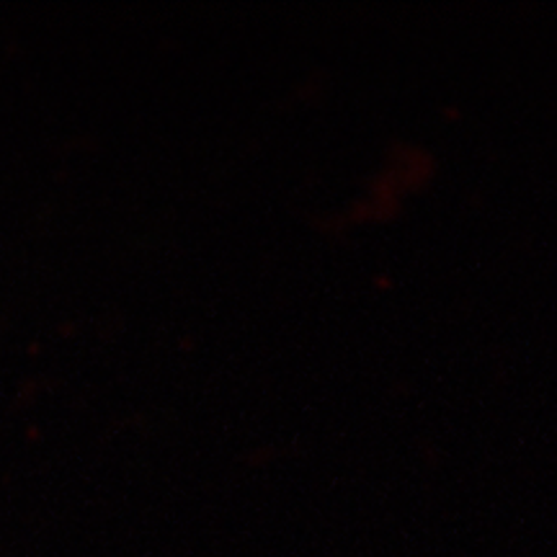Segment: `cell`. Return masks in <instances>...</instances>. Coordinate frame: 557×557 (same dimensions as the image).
<instances>
[]
</instances>
